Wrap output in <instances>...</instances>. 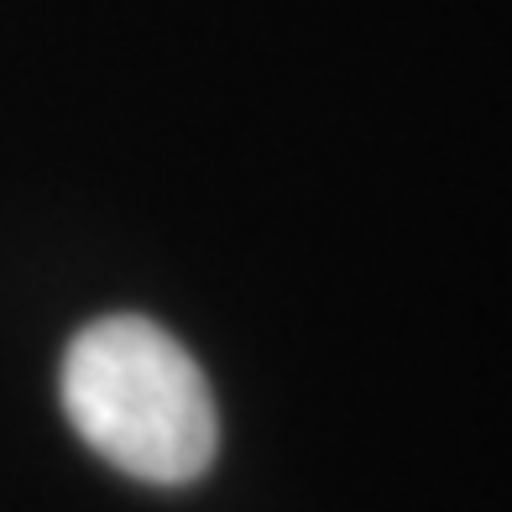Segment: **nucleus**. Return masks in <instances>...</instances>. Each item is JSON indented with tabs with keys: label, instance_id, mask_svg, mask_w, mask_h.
I'll list each match as a JSON object with an SVG mask.
<instances>
[{
	"label": "nucleus",
	"instance_id": "nucleus-1",
	"mask_svg": "<svg viewBox=\"0 0 512 512\" xmlns=\"http://www.w3.org/2000/svg\"><path fill=\"white\" fill-rule=\"evenodd\" d=\"M58 398L100 460L147 486H183L220 450V413L199 361L142 314H110L63 351Z\"/></svg>",
	"mask_w": 512,
	"mask_h": 512
}]
</instances>
